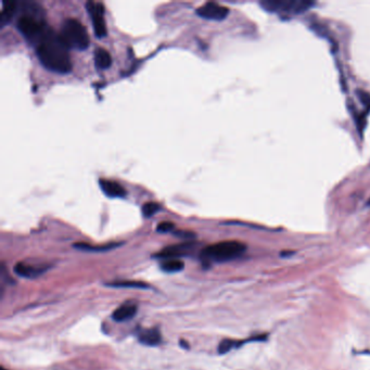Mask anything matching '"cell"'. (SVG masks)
I'll list each match as a JSON object with an SVG mask.
<instances>
[{
  "label": "cell",
  "instance_id": "6da1fadb",
  "mask_svg": "<svg viewBox=\"0 0 370 370\" xmlns=\"http://www.w3.org/2000/svg\"><path fill=\"white\" fill-rule=\"evenodd\" d=\"M36 52L42 66L56 73H69L72 70V61L69 54V47L49 27L36 44Z\"/></svg>",
  "mask_w": 370,
  "mask_h": 370
},
{
  "label": "cell",
  "instance_id": "7a4b0ae2",
  "mask_svg": "<svg viewBox=\"0 0 370 370\" xmlns=\"http://www.w3.org/2000/svg\"><path fill=\"white\" fill-rule=\"evenodd\" d=\"M246 250L245 244L240 241L228 240L211 244L204 248L201 252V260L206 265L210 262H228L239 258Z\"/></svg>",
  "mask_w": 370,
  "mask_h": 370
},
{
  "label": "cell",
  "instance_id": "3957f363",
  "mask_svg": "<svg viewBox=\"0 0 370 370\" xmlns=\"http://www.w3.org/2000/svg\"><path fill=\"white\" fill-rule=\"evenodd\" d=\"M60 36L66 42V45L70 48L84 50L89 46V35L85 26L80 21L69 18L63 21Z\"/></svg>",
  "mask_w": 370,
  "mask_h": 370
},
{
  "label": "cell",
  "instance_id": "277c9868",
  "mask_svg": "<svg viewBox=\"0 0 370 370\" xmlns=\"http://www.w3.org/2000/svg\"><path fill=\"white\" fill-rule=\"evenodd\" d=\"M260 5L268 12L282 17H293L307 11L315 4L307 0H264Z\"/></svg>",
  "mask_w": 370,
  "mask_h": 370
},
{
  "label": "cell",
  "instance_id": "5b68a950",
  "mask_svg": "<svg viewBox=\"0 0 370 370\" xmlns=\"http://www.w3.org/2000/svg\"><path fill=\"white\" fill-rule=\"evenodd\" d=\"M86 9L91 18L92 26H94L95 34L99 38L105 37L108 34L105 20H104V7L100 3L88 2L86 4Z\"/></svg>",
  "mask_w": 370,
  "mask_h": 370
},
{
  "label": "cell",
  "instance_id": "8992f818",
  "mask_svg": "<svg viewBox=\"0 0 370 370\" xmlns=\"http://www.w3.org/2000/svg\"><path fill=\"white\" fill-rule=\"evenodd\" d=\"M197 14L206 20L222 21L229 14V9L217 3H206L199 7L197 9Z\"/></svg>",
  "mask_w": 370,
  "mask_h": 370
},
{
  "label": "cell",
  "instance_id": "52a82bcc",
  "mask_svg": "<svg viewBox=\"0 0 370 370\" xmlns=\"http://www.w3.org/2000/svg\"><path fill=\"white\" fill-rule=\"evenodd\" d=\"M195 248L196 243L194 242H183L163 249L162 251L156 253L154 256L162 260H172V259L179 260V258H181V256L189 255L195 250Z\"/></svg>",
  "mask_w": 370,
  "mask_h": 370
},
{
  "label": "cell",
  "instance_id": "ba28073f",
  "mask_svg": "<svg viewBox=\"0 0 370 370\" xmlns=\"http://www.w3.org/2000/svg\"><path fill=\"white\" fill-rule=\"evenodd\" d=\"M48 268L49 266L47 265H34L28 264V263H18L14 266V273L23 277V278L33 279L44 274Z\"/></svg>",
  "mask_w": 370,
  "mask_h": 370
},
{
  "label": "cell",
  "instance_id": "9c48e42d",
  "mask_svg": "<svg viewBox=\"0 0 370 370\" xmlns=\"http://www.w3.org/2000/svg\"><path fill=\"white\" fill-rule=\"evenodd\" d=\"M137 311H138V306L136 303L126 302L114 311V313L112 314V318L117 323L126 322V320H130L135 315H136Z\"/></svg>",
  "mask_w": 370,
  "mask_h": 370
},
{
  "label": "cell",
  "instance_id": "30bf717a",
  "mask_svg": "<svg viewBox=\"0 0 370 370\" xmlns=\"http://www.w3.org/2000/svg\"><path fill=\"white\" fill-rule=\"evenodd\" d=\"M99 184H100V188L103 191V194L105 196H108L109 198H124V197H126L125 188L122 186V184H119L118 182H116L114 180L101 178L100 180H99Z\"/></svg>",
  "mask_w": 370,
  "mask_h": 370
},
{
  "label": "cell",
  "instance_id": "8fae6325",
  "mask_svg": "<svg viewBox=\"0 0 370 370\" xmlns=\"http://www.w3.org/2000/svg\"><path fill=\"white\" fill-rule=\"evenodd\" d=\"M138 339L141 344H145L148 346H156L161 343L162 336L158 328H152L141 331L139 333Z\"/></svg>",
  "mask_w": 370,
  "mask_h": 370
},
{
  "label": "cell",
  "instance_id": "7c38bea8",
  "mask_svg": "<svg viewBox=\"0 0 370 370\" xmlns=\"http://www.w3.org/2000/svg\"><path fill=\"white\" fill-rule=\"evenodd\" d=\"M95 64L98 69L105 70L112 66V56L108 50L98 48L95 51Z\"/></svg>",
  "mask_w": 370,
  "mask_h": 370
},
{
  "label": "cell",
  "instance_id": "4fadbf2b",
  "mask_svg": "<svg viewBox=\"0 0 370 370\" xmlns=\"http://www.w3.org/2000/svg\"><path fill=\"white\" fill-rule=\"evenodd\" d=\"M17 3L16 2H5L3 4V9L0 12V25L3 27L9 23V21L14 16V13L17 11Z\"/></svg>",
  "mask_w": 370,
  "mask_h": 370
},
{
  "label": "cell",
  "instance_id": "5bb4252c",
  "mask_svg": "<svg viewBox=\"0 0 370 370\" xmlns=\"http://www.w3.org/2000/svg\"><path fill=\"white\" fill-rule=\"evenodd\" d=\"M106 286L111 288H133V289H148L149 284L142 281H134V280H119L112 281L106 283Z\"/></svg>",
  "mask_w": 370,
  "mask_h": 370
},
{
  "label": "cell",
  "instance_id": "9a60e30c",
  "mask_svg": "<svg viewBox=\"0 0 370 370\" xmlns=\"http://www.w3.org/2000/svg\"><path fill=\"white\" fill-rule=\"evenodd\" d=\"M184 267L183 262L180 260H165L161 264V269L165 273H178Z\"/></svg>",
  "mask_w": 370,
  "mask_h": 370
},
{
  "label": "cell",
  "instance_id": "2e32d148",
  "mask_svg": "<svg viewBox=\"0 0 370 370\" xmlns=\"http://www.w3.org/2000/svg\"><path fill=\"white\" fill-rule=\"evenodd\" d=\"M120 243H110V244H106V245H90V244H87V243H75L74 246L76 249H80V250H83V251H106V250H110V249H114L115 246L119 245Z\"/></svg>",
  "mask_w": 370,
  "mask_h": 370
},
{
  "label": "cell",
  "instance_id": "e0dca14e",
  "mask_svg": "<svg viewBox=\"0 0 370 370\" xmlns=\"http://www.w3.org/2000/svg\"><path fill=\"white\" fill-rule=\"evenodd\" d=\"M241 344H243V341H234V340H229V339L223 340L218 345V352L219 354H226V353H228L230 350H232V348H236L240 346Z\"/></svg>",
  "mask_w": 370,
  "mask_h": 370
},
{
  "label": "cell",
  "instance_id": "ac0fdd59",
  "mask_svg": "<svg viewBox=\"0 0 370 370\" xmlns=\"http://www.w3.org/2000/svg\"><path fill=\"white\" fill-rule=\"evenodd\" d=\"M161 209V205L156 202H147L142 205V214L145 217L149 218L158 213Z\"/></svg>",
  "mask_w": 370,
  "mask_h": 370
},
{
  "label": "cell",
  "instance_id": "d6986e66",
  "mask_svg": "<svg viewBox=\"0 0 370 370\" xmlns=\"http://www.w3.org/2000/svg\"><path fill=\"white\" fill-rule=\"evenodd\" d=\"M175 228V225L172 222H162L156 227V231L161 232V233H165V232H170L173 231V229Z\"/></svg>",
  "mask_w": 370,
  "mask_h": 370
},
{
  "label": "cell",
  "instance_id": "ffe728a7",
  "mask_svg": "<svg viewBox=\"0 0 370 370\" xmlns=\"http://www.w3.org/2000/svg\"><path fill=\"white\" fill-rule=\"evenodd\" d=\"M358 97H359V100L362 102V104L366 105L367 108L370 109V94H368V92H365V91H358Z\"/></svg>",
  "mask_w": 370,
  "mask_h": 370
},
{
  "label": "cell",
  "instance_id": "44dd1931",
  "mask_svg": "<svg viewBox=\"0 0 370 370\" xmlns=\"http://www.w3.org/2000/svg\"><path fill=\"white\" fill-rule=\"evenodd\" d=\"M175 234L177 237H181V238H184V239H191L195 237V233L194 232H190V231H182V230H179V231H176Z\"/></svg>",
  "mask_w": 370,
  "mask_h": 370
},
{
  "label": "cell",
  "instance_id": "7402d4cb",
  "mask_svg": "<svg viewBox=\"0 0 370 370\" xmlns=\"http://www.w3.org/2000/svg\"><path fill=\"white\" fill-rule=\"evenodd\" d=\"M187 342H186V341H180V344H181V346H183V347H186V348H188L189 346H188V344H186Z\"/></svg>",
  "mask_w": 370,
  "mask_h": 370
}]
</instances>
